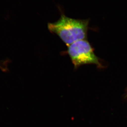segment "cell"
Listing matches in <instances>:
<instances>
[{
	"label": "cell",
	"instance_id": "3",
	"mask_svg": "<svg viewBox=\"0 0 127 127\" xmlns=\"http://www.w3.org/2000/svg\"><path fill=\"white\" fill-rule=\"evenodd\" d=\"M0 67H1V66H0Z\"/></svg>",
	"mask_w": 127,
	"mask_h": 127
},
{
	"label": "cell",
	"instance_id": "1",
	"mask_svg": "<svg viewBox=\"0 0 127 127\" xmlns=\"http://www.w3.org/2000/svg\"><path fill=\"white\" fill-rule=\"evenodd\" d=\"M89 22V19H74L62 14L57 22L49 23L48 28L68 46L77 41L86 40Z\"/></svg>",
	"mask_w": 127,
	"mask_h": 127
},
{
	"label": "cell",
	"instance_id": "2",
	"mask_svg": "<svg viewBox=\"0 0 127 127\" xmlns=\"http://www.w3.org/2000/svg\"><path fill=\"white\" fill-rule=\"evenodd\" d=\"M67 52L75 67L86 64L100 66L91 45L86 40L77 41L68 46Z\"/></svg>",
	"mask_w": 127,
	"mask_h": 127
}]
</instances>
